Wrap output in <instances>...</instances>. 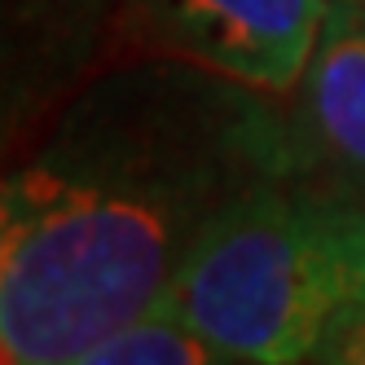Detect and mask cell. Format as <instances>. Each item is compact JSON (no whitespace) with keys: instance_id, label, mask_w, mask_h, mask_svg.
I'll use <instances>...</instances> for the list:
<instances>
[{"instance_id":"obj_1","label":"cell","mask_w":365,"mask_h":365,"mask_svg":"<svg viewBox=\"0 0 365 365\" xmlns=\"http://www.w3.org/2000/svg\"><path fill=\"white\" fill-rule=\"evenodd\" d=\"M304 172L269 93L176 58L80 88L0 190V352L66 365L163 299L225 207Z\"/></svg>"},{"instance_id":"obj_2","label":"cell","mask_w":365,"mask_h":365,"mask_svg":"<svg viewBox=\"0 0 365 365\" xmlns=\"http://www.w3.org/2000/svg\"><path fill=\"white\" fill-rule=\"evenodd\" d=\"M238 365H317L365 308V202L308 172L255 185L207 225L159 299Z\"/></svg>"},{"instance_id":"obj_3","label":"cell","mask_w":365,"mask_h":365,"mask_svg":"<svg viewBox=\"0 0 365 365\" xmlns=\"http://www.w3.org/2000/svg\"><path fill=\"white\" fill-rule=\"evenodd\" d=\"M330 0H128L150 58H176L255 93H295Z\"/></svg>"},{"instance_id":"obj_4","label":"cell","mask_w":365,"mask_h":365,"mask_svg":"<svg viewBox=\"0 0 365 365\" xmlns=\"http://www.w3.org/2000/svg\"><path fill=\"white\" fill-rule=\"evenodd\" d=\"M299 168L365 202V5L330 0L291 106Z\"/></svg>"},{"instance_id":"obj_5","label":"cell","mask_w":365,"mask_h":365,"mask_svg":"<svg viewBox=\"0 0 365 365\" xmlns=\"http://www.w3.org/2000/svg\"><path fill=\"white\" fill-rule=\"evenodd\" d=\"M66 365H229L198 330L154 304L128 326L101 334Z\"/></svg>"},{"instance_id":"obj_6","label":"cell","mask_w":365,"mask_h":365,"mask_svg":"<svg viewBox=\"0 0 365 365\" xmlns=\"http://www.w3.org/2000/svg\"><path fill=\"white\" fill-rule=\"evenodd\" d=\"M317 365H365V308L326 344Z\"/></svg>"},{"instance_id":"obj_7","label":"cell","mask_w":365,"mask_h":365,"mask_svg":"<svg viewBox=\"0 0 365 365\" xmlns=\"http://www.w3.org/2000/svg\"><path fill=\"white\" fill-rule=\"evenodd\" d=\"M229 365H238V361H229Z\"/></svg>"},{"instance_id":"obj_8","label":"cell","mask_w":365,"mask_h":365,"mask_svg":"<svg viewBox=\"0 0 365 365\" xmlns=\"http://www.w3.org/2000/svg\"><path fill=\"white\" fill-rule=\"evenodd\" d=\"M361 5H365V0H361Z\"/></svg>"}]
</instances>
